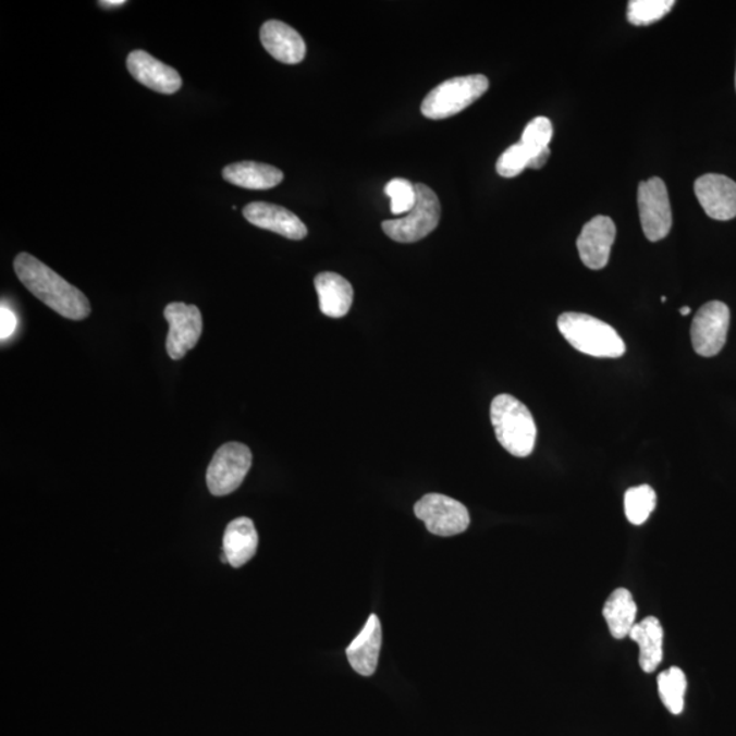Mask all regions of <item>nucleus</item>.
<instances>
[{
    "label": "nucleus",
    "mask_w": 736,
    "mask_h": 736,
    "mask_svg": "<svg viewBox=\"0 0 736 736\" xmlns=\"http://www.w3.org/2000/svg\"><path fill=\"white\" fill-rule=\"evenodd\" d=\"M250 449L241 442H229L216 452L207 473L208 489L214 496L236 491L252 468Z\"/></svg>",
    "instance_id": "nucleus-6"
},
{
    "label": "nucleus",
    "mask_w": 736,
    "mask_h": 736,
    "mask_svg": "<svg viewBox=\"0 0 736 736\" xmlns=\"http://www.w3.org/2000/svg\"><path fill=\"white\" fill-rule=\"evenodd\" d=\"M14 272L25 289L53 311L72 321H83L90 314V303L83 291L68 283L46 263L28 253L14 259Z\"/></svg>",
    "instance_id": "nucleus-1"
},
{
    "label": "nucleus",
    "mask_w": 736,
    "mask_h": 736,
    "mask_svg": "<svg viewBox=\"0 0 736 736\" xmlns=\"http://www.w3.org/2000/svg\"><path fill=\"white\" fill-rule=\"evenodd\" d=\"M319 297V308L330 318H341L348 314L354 302V289L343 275L332 272L319 273L314 280Z\"/></svg>",
    "instance_id": "nucleus-17"
},
{
    "label": "nucleus",
    "mask_w": 736,
    "mask_h": 736,
    "mask_svg": "<svg viewBox=\"0 0 736 736\" xmlns=\"http://www.w3.org/2000/svg\"><path fill=\"white\" fill-rule=\"evenodd\" d=\"M416 203L413 210L397 220L383 221L382 230L398 243H415L425 240L440 224L441 203L426 184H415Z\"/></svg>",
    "instance_id": "nucleus-5"
},
{
    "label": "nucleus",
    "mask_w": 736,
    "mask_h": 736,
    "mask_svg": "<svg viewBox=\"0 0 736 736\" xmlns=\"http://www.w3.org/2000/svg\"><path fill=\"white\" fill-rule=\"evenodd\" d=\"M127 69L139 84L157 94L173 95L182 88V77L175 69L157 61L150 53L143 50L130 53Z\"/></svg>",
    "instance_id": "nucleus-13"
},
{
    "label": "nucleus",
    "mask_w": 736,
    "mask_h": 736,
    "mask_svg": "<svg viewBox=\"0 0 736 736\" xmlns=\"http://www.w3.org/2000/svg\"><path fill=\"white\" fill-rule=\"evenodd\" d=\"M489 86V79L481 74L447 79L426 96L421 102V113L432 121L457 115L480 99Z\"/></svg>",
    "instance_id": "nucleus-4"
},
{
    "label": "nucleus",
    "mask_w": 736,
    "mask_h": 736,
    "mask_svg": "<svg viewBox=\"0 0 736 736\" xmlns=\"http://www.w3.org/2000/svg\"><path fill=\"white\" fill-rule=\"evenodd\" d=\"M17 327V316H15L12 308L2 303V307H0V339H2L3 343L12 338Z\"/></svg>",
    "instance_id": "nucleus-28"
},
{
    "label": "nucleus",
    "mask_w": 736,
    "mask_h": 736,
    "mask_svg": "<svg viewBox=\"0 0 736 736\" xmlns=\"http://www.w3.org/2000/svg\"><path fill=\"white\" fill-rule=\"evenodd\" d=\"M385 194L392 199L391 209L393 214H407L415 207V184L407 181V179H393V181L387 184Z\"/></svg>",
    "instance_id": "nucleus-26"
},
{
    "label": "nucleus",
    "mask_w": 736,
    "mask_h": 736,
    "mask_svg": "<svg viewBox=\"0 0 736 736\" xmlns=\"http://www.w3.org/2000/svg\"><path fill=\"white\" fill-rule=\"evenodd\" d=\"M657 507V492L651 486L631 487L625 494V514L633 525H642Z\"/></svg>",
    "instance_id": "nucleus-23"
},
{
    "label": "nucleus",
    "mask_w": 736,
    "mask_h": 736,
    "mask_svg": "<svg viewBox=\"0 0 736 736\" xmlns=\"http://www.w3.org/2000/svg\"><path fill=\"white\" fill-rule=\"evenodd\" d=\"M695 192L709 218L719 221L736 218V183L733 179L708 173L697 179Z\"/></svg>",
    "instance_id": "nucleus-11"
},
{
    "label": "nucleus",
    "mask_w": 736,
    "mask_h": 736,
    "mask_svg": "<svg viewBox=\"0 0 736 736\" xmlns=\"http://www.w3.org/2000/svg\"><path fill=\"white\" fill-rule=\"evenodd\" d=\"M638 209L643 234L651 242L664 240L673 226V212L667 187L660 177L649 179L638 186Z\"/></svg>",
    "instance_id": "nucleus-8"
},
{
    "label": "nucleus",
    "mask_w": 736,
    "mask_h": 736,
    "mask_svg": "<svg viewBox=\"0 0 736 736\" xmlns=\"http://www.w3.org/2000/svg\"><path fill=\"white\" fill-rule=\"evenodd\" d=\"M164 317L170 324L167 335L168 355L173 360H181L188 351L196 348L201 339L203 314L197 306L175 302L165 307Z\"/></svg>",
    "instance_id": "nucleus-10"
},
{
    "label": "nucleus",
    "mask_w": 736,
    "mask_h": 736,
    "mask_svg": "<svg viewBox=\"0 0 736 736\" xmlns=\"http://www.w3.org/2000/svg\"><path fill=\"white\" fill-rule=\"evenodd\" d=\"M530 156L522 144L512 145L496 162V172L503 177H516L529 167Z\"/></svg>",
    "instance_id": "nucleus-27"
},
{
    "label": "nucleus",
    "mask_w": 736,
    "mask_h": 736,
    "mask_svg": "<svg viewBox=\"0 0 736 736\" xmlns=\"http://www.w3.org/2000/svg\"><path fill=\"white\" fill-rule=\"evenodd\" d=\"M690 312H691V308H690V307H682V308H680V316H682V317L689 316Z\"/></svg>",
    "instance_id": "nucleus-30"
},
{
    "label": "nucleus",
    "mask_w": 736,
    "mask_h": 736,
    "mask_svg": "<svg viewBox=\"0 0 736 736\" xmlns=\"http://www.w3.org/2000/svg\"><path fill=\"white\" fill-rule=\"evenodd\" d=\"M552 124L550 119L544 116L535 118L532 122L528 123V126L525 127L522 140V144L525 150L528 151L530 160L533 157L543 154L544 150L550 149L549 145L552 139Z\"/></svg>",
    "instance_id": "nucleus-25"
},
{
    "label": "nucleus",
    "mask_w": 736,
    "mask_h": 736,
    "mask_svg": "<svg viewBox=\"0 0 736 736\" xmlns=\"http://www.w3.org/2000/svg\"><path fill=\"white\" fill-rule=\"evenodd\" d=\"M660 700L668 712L680 714L685 708L687 680L684 671L671 667L658 676Z\"/></svg>",
    "instance_id": "nucleus-22"
},
{
    "label": "nucleus",
    "mask_w": 736,
    "mask_h": 736,
    "mask_svg": "<svg viewBox=\"0 0 736 736\" xmlns=\"http://www.w3.org/2000/svg\"><path fill=\"white\" fill-rule=\"evenodd\" d=\"M258 533L250 518L240 517L226 527L223 550L232 567H242L256 555Z\"/></svg>",
    "instance_id": "nucleus-19"
},
{
    "label": "nucleus",
    "mask_w": 736,
    "mask_h": 736,
    "mask_svg": "<svg viewBox=\"0 0 736 736\" xmlns=\"http://www.w3.org/2000/svg\"><path fill=\"white\" fill-rule=\"evenodd\" d=\"M243 216L258 229L268 230L291 241H302L307 236L306 225L291 210L269 203H252L243 209Z\"/></svg>",
    "instance_id": "nucleus-14"
},
{
    "label": "nucleus",
    "mask_w": 736,
    "mask_h": 736,
    "mask_svg": "<svg viewBox=\"0 0 736 736\" xmlns=\"http://www.w3.org/2000/svg\"><path fill=\"white\" fill-rule=\"evenodd\" d=\"M382 646L381 621L372 614L367 620L359 636L346 648V658L351 667L361 676H371L378 667Z\"/></svg>",
    "instance_id": "nucleus-15"
},
{
    "label": "nucleus",
    "mask_w": 736,
    "mask_h": 736,
    "mask_svg": "<svg viewBox=\"0 0 736 736\" xmlns=\"http://www.w3.org/2000/svg\"><path fill=\"white\" fill-rule=\"evenodd\" d=\"M559 329L573 348L593 357L616 359L625 355L626 345L609 323L581 312H565L559 318Z\"/></svg>",
    "instance_id": "nucleus-3"
},
{
    "label": "nucleus",
    "mask_w": 736,
    "mask_h": 736,
    "mask_svg": "<svg viewBox=\"0 0 736 736\" xmlns=\"http://www.w3.org/2000/svg\"><path fill=\"white\" fill-rule=\"evenodd\" d=\"M629 637L640 647V667L647 674L657 671L663 662L664 630L658 618H648L638 622L630 631Z\"/></svg>",
    "instance_id": "nucleus-20"
},
{
    "label": "nucleus",
    "mask_w": 736,
    "mask_h": 736,
    "mask_svg": "<svg viewBox=\"0 0 736 736\" xmlns=\"http://www.w3.org/2000/svg\"><path fill=\"white\" fill-rule=\"evenodd\" d=\"M616 229L608 216H597L584 225L577 240L578 253L587 268L600 270L610 261L611 247L614 245Z\"/></svg>",
    "instance_id": "nucleus-12"
},
{
    "label": "nucleus",
    "mask_w": 736,
    "mask_h": 736,
    "mask_svg": "<svg viewBox=\"0 0 736 736\" xmlns=\"http://www.w3.org/2000/svg\"><path fill=\"white\" fill-rule=\"evenodd\" d=\"M729 308L723 302L703 305L691 324L692 348L703 357L716 356L723 349L729 329Z\"/></svg>",
    "instance_id": "nucleus-9"
},
{
    "label": "nucleus",
    "mask_w": 736,
    "mask_h": 736,
    "mask_svg": "<svg viewBox=\"0 0 736 736\" xmlns=\"http://www.w3.org/2000/svg\"><path fill=\"white\" fill-rule=\"evenodd\" d=\"M491 424L498 442L514 457H528L533 452L536 429L532 414L511 394H500L491 403Z\"/></svg>",
    "instance_id": "nucleus-2"
},
{
    "label": "nucleus",
    "mask_w": 736,
    "mask_h": 736,
    "mask_svg": "<svg viewBox=\"0 0 736 736\" xmlns=\"http://www.w3.org/2000/svg\"><path fill=\"white\" fill-rule=\"evenodd\" d=\"M603 616L608 622L611 636L616 640L629 637L636 625L637 605L633 594L625 588L615 589L603 608Z\"/></svg>",
    "instance_id": "nucleus-21"
},
{
    "label": "nucleus",
    "mask_w": 736,
    "mask_h": 736,
    "mask_svg": "<svg viewBox=\"0 0 736 736\" xmlns=\"http://www.w3.org/2000/svg\"><path fill=\"white\" fill-rule=\"evenodd\" d=\"M226 182L247 191H269L283 182L284 173L273 165L256 161H241L223 170Z\"/></svg>",
    "instance_id": "nucleus-18"
},
{
    "label": "nucleus",
    "mask_w": 736,
    "mask_h": 736,
    "mask_svg": "<svg viewBox=\"0 0 736 736\" xmlns=\"http://www.w3.org/2000/svg\"><path fill=\"white\" fill-rule=\"evenodd\" d=\"M261 42L275 61L297 64L306 57V45L303 37L290 25L272 20L261 28Z\"/></svg>",
    "instance_id": "nucleus-16"
},
{
    "label": "nucleus",
    "mask_w": 736,
    "mask_h": 736,
    "mask_svg": "<svg viewBox=\"0 0 736 736\" xmlns=\"http://www.w3.org/2000/svg\"><path fill=\"white\" fill-rule=\"evenodd\" d=\"M735 86H736V74H735Z\"/></svg>",
    "instance_id": "nucleus-32"
},
{
    "label": "nucleus",
    "mask_w": 736,
    "mask_h": 736,
    "mask_svg": "<svg viewBox=\"0 0 736 736\" xmlns=\"http://www.w3.org/2000/svg\"><path fill=\"white\" fill-rule=\"evenodd\" d=\"M665 300H667V297L663 296L662 302L665 303Z\"/></svg>",
    "instance_id": "nucleus-31"
},
{
    "label": "nucleus",
    "mask_w": 736,
    "mask_h": 736,
    "mask_svg": "<svg viewBox=\"0 0 736 736\" xmlns=\"http://www.w3.org/2000/svg\"><path fill=\"white\" fill-rule=\"evenodd\" d=\"M416 517L425 523L427 530L437 536L459 535L468 529L470 517L462 502L442 494H427L416 502Z\"/></svg>",
    "instance_id": "nucleus-7"
},
{
    "label": "nucleus",
    "mask_w": 736,
    "mask_h": 736,
    "mask_svg": "<svg viewBox=\"0 0 736 736\" xmlns=\"http://www.w3.org/2000/svg\"><path fill=\"white\" fill-rule=\"evenodd\" d=\"M674 4V0H633L627 8V20L636 26L651 25L665 17Z\"/></svg>",
    "instance_id": "nucleus-24"
},
{
    "label": "nucleus",
    "mask_w": 736,
    "mask_h": 736,
    "mask_svg": "<svg viewBox=\"0 0 736 736\" xmlns=\"http://www.w3.org/2000/svg\"><path fill=\"white\" fill-rule=\"evenodd\" d=\"M126 3L124 0H106V2H99L102 8H118L123 7Z\"/></svg>",
    "instance_id": "nucleus-29"
}]
</instances>
